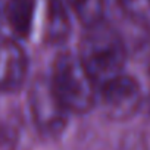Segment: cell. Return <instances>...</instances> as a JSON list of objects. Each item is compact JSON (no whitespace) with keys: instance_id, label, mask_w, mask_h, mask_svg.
I'll list each match as a JSON object with an SVG mask.
<instances>
[{"instance_id":"cell-9","label":"cell","mask_w":150,"mask_h":150,"mask_svg":"<svg viewBox=\"0 0 150 150\" xmlns=\"http://www.w3.org/2000/svg\"><path fill=\"white\" fill-rule=\"evenodd\" d=\"M122 9L137 21L150 18V0H119Z\"/></svg>"},{"instance_id":"cell-4","label":"cell","mask_w":150,"mask_h":150,"mask_svg":"<svg viewBox=\"0 0 150 150\" xmlns=\"http://www.w3.org/2000/svg\"><path fill=\"white\" fill-rule=\"evenodd\" d=\"M99 97L110 118L128 119L141 105V88L132 77L122 72L99 86Z\"/></svg>"},{"instance_id":"cell-1","label":"cell","mask_w":150,"mask_h":150,"mask_svg":"<svg viewBox=\"0 0 150 150\" xmlns=\"http://www.w3.org/2000/svg\"><path fill=\"white\" fill-rule=\"evenodd\" d=\"M78 56L99 88L103 83L122 74L127 52L121 35L103 21L87 27Z\"/></svg>"},{"instance_id":"cell-2","label":"cell","mask_w":150,"mask_h":150,"mask_svg":"<svg viewBox=\"0 0 150 150\" xmlns=\"http://www.w3.org/2000/svg\"><path fill=\"white\" fill-rule=\"evenodd\" d=\"M50 83L63 106L74 113H87L97 100V84L80 56L63 52L53 62Z\"/></svg>"},{"instance_id":"cell-6","label":"cell","mask_w":150,"mask_h":150,"mask_svg":"<svg viewBox=\"0 0 150 150\" xmlns=\"http://www.w3.org/2000/svg\"><path fill=\"white\" fill-rule=\"evenodd\" d=\"M35 0H6L5 18L12 33L19 38H27L33 28Z\"/></svg>"},{"instance_id":"cell-7","label":"cell","mask_w":150,"mask_h":150,"mask_svg":"<svg viewBox=\"0 0 150 150\" xmlns=\"http://www.w3.org/2000/svg\"><path fill=\"white\" fill-rule=\"evenodd\" d=\"M46 22V37L50 43H60L68 37L71 31V24L62 0H47Z\"/></svg>"},{"instance_id":"cell-5","label":"cell","mask_w":150,"mask_h":150,"mask_svg":"<svg viewBox=\"0 0 150 150\" xmlns=\"http://www.w3.org/2000/svg\"><path fill=\"white\" fill-rule=\"evenodd\" d=\"M28 72V59L24 49L9 37H0V91H18Z\"/></svg>"},{"instance_id":"cell-3","label":"cell","mask_w":150,"mask_h":150,"mask_svg":"<svg viewBox=\"0 0 150 150\" xmlns=\"http://www.w3.org/2000/svg\"><path fill=\"white\" fill-rule=\"evenodd\" d=\"M30 109L37 129L46 137L60 135L68 124V109L53 90L50 78H37L30 90Z\"/></svg>"},{"instance_id":"cell-8","label":"cell","mask_w":150,"mask_h":150,"mask_svg":"<svg viewBox=\"0 0 150 150\" xmlns=\"http://www.w3.org/2000/svg\"><path fill=\"white\" fill-rule=\"evenodd\" d=\"M77 18L87 27L105 21L106 0H66Z\"/></svg>"}]
</instances>
